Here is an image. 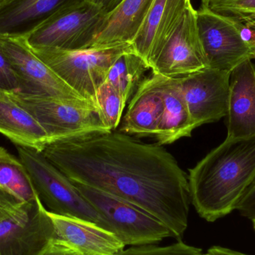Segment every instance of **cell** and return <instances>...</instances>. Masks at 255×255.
<instances>
[{
    "label": "cell",
    "instance_id": "cell-1",
    "mask_svg": "<svg viewBox=\"0 0 255 255\" xmlns=\"http://www.w3.org/2000/svg\"><path fill=\"white\" fill-rule=\"evenodd\" d=\"M42 154L73 182L127 201L181 240L188 227V178L160 144L116 130L46 144Z\"/></svg>",
    "mask_w": 255,
    "mask_h": 255
},
{
    "label": "cell",
    "instance_id": "cell-2",
    "mask_svg": "<svg viewBox=\"0 0 255 255\" xmlns=\"http://www.w3.org/2000/svg\"><path fill=\"white\" fill-rule=\"evenodd\" d=\"M187 178L190 202L202 219L214 223L229 215L255 181V136L226 138Z\"/></svg>",
    "mask_w": 255,
    "mask_h": 255
},
{
    "label": "cell",
    "instance_id": "cell-3",
    "mask_svg": "<svg viewBox=\"0 0 255 255\" xmlns=\"http://www.w3.org/2000/svg\"><path fill=\"white\" fill-rule=\"evenodd\" d=\"M5 94L37 121L50 142L112 131L99 108L88 100L36 97L18 91Z\"/></svg>",
    "mask_w": 255,
    "mask_h": 255
},
{
    "label": "cell",
    "instance_id": "cell-4",
    "mask_svg": "<svg viewBox=\"0 0 255 255\" xmlns=\"http://www.w3.org/2000/svg\"><path fill=\"white\" fill-rule=\"evenodd\" d=\"M31 49L67 85L97 106V91L106 82L111 67L121 55L133 49L129 43L79 50Z\"/></svg>",
    "mask_w": 255,
    "mask_h": 255
},
{
    "label": "cell",
    "instance_id": "cell-5",
    "mask_svg": "<svg viewBox=\"0 0 255 255\" xmlns=\"http://www.w3.org/2000/svg\"><path fill=\"white\" fill-rule=\"evenodd\" d=\"M16 148L34 190L47 211L92 222L106 229L105 222L94 207L41 151L22 146Z\"/></svg>",
    "mask_w": 255,
    "mask_h": 255
},
{
    "label": "cell",
    "instance_id": "cell-6",
    "mask_svg": "<svg viewBox=\"0 0 255 255\" xmlns=\"http://www.w3.org/2000/svg\"><path fill=\"white\" fill-rule=\"evenodd\" d=\"M72 182L103 218L106 230L116 235L126 247L158 244L172 237L163 223L139 207L89 186Z\"/></svg>",
    "mask_w": 255,
    "mask_h": 255
},
{
    "label": "cell",
    "instance_id": "cell-7",
    "mask_svg": "<svg viewBox=\"0 0 255 255\" xmlns=\"http://www.w3.org/2000/svg\"><path fill=\"white\" fill-rule=\"evenodd\" d=\"M106 15L86 0L61 7L25 37L31 48L89 49Z\"/></svg>",
    "mask_w": 255,
    "mask_h": 255
},
{
    "label": "cell",
    "instance_id": "cell-8",
    "mask_svg": "<svg viewBox=\"0 0 255 255\" xmlns=\"http://www.w3.org/2000/svg\"><path fill=\"white\" fill-rule=\"evenodd\" d=\"M55 238L52 220L38 196L0 219V255H42Z\"/></svg>",
    "mask_w": 255,
    "mask_h": 255
},
{
    "label": "cell",
    "instance_id": "cell-9",
    "mask_svg": "<svg viewBox=\"0 0 255 255\" xmlns=\"http://www.w3.org/2000/svg\"><path fill=\"white\" fill-rule=\"evenodd\" d=\"M196 15L208 67L232 73L245 60L253 59V46L244 37L241 25L213 11L202 1Z\"/></svg>",
    "mask_w": 255,
    "mask_h": 255
},
{
    "label": "cell",
    "instance_id": "cell-10",
    "mask_svg": "<svg viewBox=\"0 0 255 255\" xmlns=\"http://www.w3.org/2000/svg\"><path fill=\"white\" fill-rule=\"evenodd\" d=\"M0 48L16 73L18 92L36 97L85 100L34 54L25 37H0Z\"/></svg>",
    "mask_w": 255,
    "mask_h": 255
},
{
    "label": "cell",
    "instance_id": "cell-11",
    "mask_svg": "<svg viewBox=\"0 0 255 255\" xmlns=\"http://www.w3.org/2000/svg\"><path fill=\"white\" fill-rule=\"evenodd\" d=\"M208 67L199 36L196 10L188 6L177 28L150 64L154 74L165 77L187 76Z\"/></svg>",
    "mask_w": 255,
    "mask_h": 255
},
{
    "label": "cell",
    "instance_id": "cell-12",
    "mask_svg": "<svg viewBox=\"0 0 255 255\" xmlns=\"http://www.w3.org/2000/svg\"><path fill=\"white\" fill-rule=\"evenodd\" d=\"M230 77V72L211 67L177 77L196 128L226 117Z\"/></svg>",
    "mask_w": 255,
    "mask_h": 255
},
{
    "label": "cell",
    "instance_id": "cell-13",
    "mask_svg": "<svg viewBox=\"0 0 255 255\" xmlns=\"http://www.w3.org/2000/svg\"><path fill=\"white\" fill-rule=\"evenodd\" d=\"M55 229V238L76 255H115L126 246L115 234L92 222L58 215L48 211Z\"/></svg>",
    "mask_w": 255,
    "mask_h": 255
},
{
    "label": "cell",
    "instance_id": "cell-14",
    "mask_svg": "<svg viewBox=\"0 0 255 255\" xmlns=\"http://www.w3.org/2000/svg\"><path fill=\"white\" fill-rule=\"evenodd\" d=\"M191 0H153L132 42L133 51L149 66L179 24Z\"/></svg>",
    "mask_w": 255,
    "mask_h": 255
},
{
    "label": "cell",
    "instance_id": "cell-15",
    "mask_svg": "<svg viewBox=\"0 0 255 255\" xmlns=\"http://www.w3.org/2000/svg\"><path fill=\"white\" fill-rule=\"evenodd\" d=\"M227 137L255 136V65L248 58L237 66L230 77Z\"/></svg>",
    "mask_w": 255,
    "mask_h": 255
},
{
    "label": "cell",
    "instance_id": "cell-16",
    "mask_svg": "<svg viewBox=\"0 0 255 255\" xmlns=\"http://www.w3.org/2000/svg\"><path fill=\"white\" fill-rule=\"evenodd\" d=\"M163 100L160 75L144 78L129 102L120 131L138 136H154L161 119Z\"/></svg>",
    "mask_w": 255,
    "mask_h": 255
},
{
    "label": "cell",
    "instance_id": "cell-17",
    "mask_svg": "<svg viewBox=\"0 0 255 255\" xmlns=\"http://www.w3.org/2000/svg\"><path fill=\"white\" fill-rule=\"evenodd\" d=\"M82 0H3L0 37L27 35L64 6Z\"/></svg>",
    "mask_w": 255,
    "mask_h": 255
},
{
    "label": "cell",
    "instance_id": "cell-18",
    "mask_svg": "<svg viewBox=\"0 0 255 255\" xmlns=\"http://www.w3.org/2000/svg\"><path fill=\"white\" fill-rule=\"evenodd\" d=\"M153 0H124L103 24L91 48H108L131 44Z\"/></svg>",
    "mask_w": 255,
    "mask_h": 255
},
{
    "label": "cell",
    "instance_id": "cell-19",
    "mask_svg": "<svg viewBox=\"0 0 255 255\" xmlns=\"http://www.w3.org/2000/svg\"><path fill=\"white\" fill-rule=\"evenodd\" d=\"M163 111L154 138L160 145L173 143L183 137L191 136L196 129L181 93L178 78L160 75Z\"/></svg>",
    "mask_w": 255,
    "mask_h": 255
},
{
    "label": "cell",
    "instance_id": "cell-20",
    "mask_svg": "<svg viewBox=\"0 0 255 255\" xmlns=\"http://www.w3.org/2000/svg\"><path fill=\"white\" fill-rule=\"evenodd\" d=\"M0 133L16 146L41 151L50 142L47 133L25 109L0 91Z\"/></svg>",
    "mask_w": 255,
    "mask_h": 255
},
{
    "label": "cell",
    "instance_id": "cell-21",
    "mask_svg": "<svg viewBox=\"0 0 255 255\" xmlns=\"http://www.w3.org/2000/svg\"><path fill=\"white\" fill-rule=\"evenodd\" d=\"M149 69L148 64L133 49L116 60L111 67L106 81L120 93L127 104Z\"/></svg>",
    "mask_w": 255,
    "mask_h": 255
},
{
    "label": "cell",
    "instance_id": "cell-22",
    "mask_svg": "<svg viewBox=\"0 0 255 255\" xmlns=\"http://www.w3.org/2000/svg\"><path fill=\"white\" fill-rule=\"evenodd\" d=\"M0 187L22 202H29L37 193L26 168L3 147H0Z\"/></svg>",
    "mask_w": 255,
    "mask_h": 255
},
{
    "label": "cell",
    "instance_id": "cell-23",
    "mask_svg": "<svg viewBox=\"0 0 255 255\" xmlns=\"http://www.w3.org/2000/svg\"><path fill=\"white\" fill-rule=\"evenodd\" d=\"M97 103L107 127L112 131L116 130L127 106L122 96L106 81L97 91Z\"/></svg>",
    "mask_w": 255,
    "mask_h": 255
},
{
    "label": "cell",
    "instance_id": "cell-24",
    "mask_svg": "<svg viewBox=\"0 0 255 255\" xmlns=\"http://www.w3.org/2000/svg\"><path fill=\"white\" fill-rule=\"evenodd\" d=\"M216 13L232 19L242 27L255 24V0H219L207 2Z\"/></svg>",
    "mask_w": 255,
    "mask_h": 255
},
{
    "label": "cell",
    "instance_id": "cell-25",
    "mask_svg": "<svg viewBox=\"0 0 255 255\" xmlns=\"http://www.w3.org/2000/svg\"><path fill=\"white\" fill-rule=\"evenodd\" d=\"M115 255H205L202 250L197 247L187 245L181 240L172 245L166 247L150 245L131 247L124 250Z\"/></svg>",
    "mask_w": 255,
    "mask_h": 255
},
{
    "label": "cell",
    "instance_id": "cell-26",
    "mask_svg": "<svg viewBox=\"0 0 255 255\" xmlns=\"http://www.w3.org/2000/svg\"><path fill=\"white\" fill-rule=\"evenodd\" d=\"M18 91L19 82L16 73L0 48V91L13 93Z\"/></svg>",
    "mask_w": 255,
    "mask_h": 255
},
{
    "label": "cell",
    "instance_id": "cell-27",
    "mask_svg": "<svg viewBox=\"0 0 255 255\" xmlns=\"http://www.w3.org/2000/svg\"><path fill=\"white\" fill-rule=\"evenodd\" d=\"M237 211L243 217L252 220L255 219V181L249 188L243 199L240 202Z\"/></svg>",
    "mask_w": 255,
    "mask_h": 255
},
{
    "label": "cell",
    "instance_id": "cell-28",
    "mask_svg": "<svg viewBox=\"0 0 255 255\" xmlns=\"http://www.w3.org/2000/svg\"><path fill=\"white\" fill-rule=\"evenodd\" d=\"M21 202L0 187V219L2 218Z\"/></svg>",
    "mask_w": 255,
    "mask_h": 255
},
{
    "label": "cell",
    "instance_id": "cell-29",
    "mask_svg": "<svg viewBox=\"0 0 255 255\" xmlns=\"http://www.w3.org/2000/svg\"><path fill=\"white\" fill-rule=\"evenodd\" d=\"M42 255H76L69 247L55 238L48 246Z\"/></svg>",
    "mask_w": 255,
    "mask_h": 255
},
{
    "label": "cell",
    "instance_id": "cell-30",
    "mask_svg": "<svg viewBox=\"0 0 255 255\" xmlns=\"http://www.w3.org/2000/svg\"><path fill=\"white\" fill-rule=\"evenodd\" d=\"M100 9L106 16L114 11L124 0H86Z\"/></svg>",
    "mask_w": 255,
    "mask_h": 255
},
{
    "label": "cell",
    "instance_id": "cell-31",
    "mask_svg": "<svg viewBox=\"0 0 255 255\" xmlns=\"http://www.w3.org/2000/svg\"><path fill=\"white\" fill-rule=\"evenodd\" d=\"M205 255H250L241 253L236 250H231L226 247L215 246L210 248Z\"/></svg>",
    "mask_w": 255,
    "mask_h": 255
},
{
    "label": "cell",
    "instance_id": "cell-32",
    "mask_svg": "<svg viewBox=\"0 0 255 255\" xmlns=\"http://www.w3.org/2000/svg\"><path fill=\"white\" fill-rule=\"evenodd\" d=\"M252 46H253V59L255 58V40L251 41Z\"/></svg>",
    "mask_w": 255,
    "mask_h": 255
},
{
    "label": "cell",
    "instance_id": "cell-33",
    "mask_svg": "<svg viewBox=\"0 0 255 255\" xmlns=\"http://www.w3.org/2000/svg\"><path fill=\"white\" fill-rule=\"evenodd\" d=\"M203 1H207V2H212V1H219V0H203Z\"/></svg>",
    "mask_w": 255,
    "mask_h": 255
},
{
    "label": "cell",
    "instance_id": "cell-34",
    "mask_svg": "<svg viewBox=\"0 0 255 255\" xmlns=\"http://www.w3.org/2000/svg\"><path fill=\"white\" fill-rule=\"evenodd\" d=\"M253 226H254V229H255V220H253Z\"/></svg>",
    "mask_w": 255,
    "mask_h": 255
},
{
    "label": "cell",
    "instance_id": "cell-35",
    "mask_svg": "<svg viewBox=\"0 0 255 255\" xmlns=\"http://www.w3.org/2000/svg\"><path fill=\"white\" fill-rule=\"evenodd\" d=\"M3 1V0H0V3H1V1Z\"/></svg>",
    "mask_w": 255,
    "mask_h": 255
},
{
    "label": "cell",
    "instance_id": "cell-36",
    "mask_svg": "<svg viewBox=\"0 0 255 255\" xmlns=\"http://www.w3.org/2000/svg\"></svg>",
    "mask_w": 255,
    "mask_h": 255
}]
</instances>
